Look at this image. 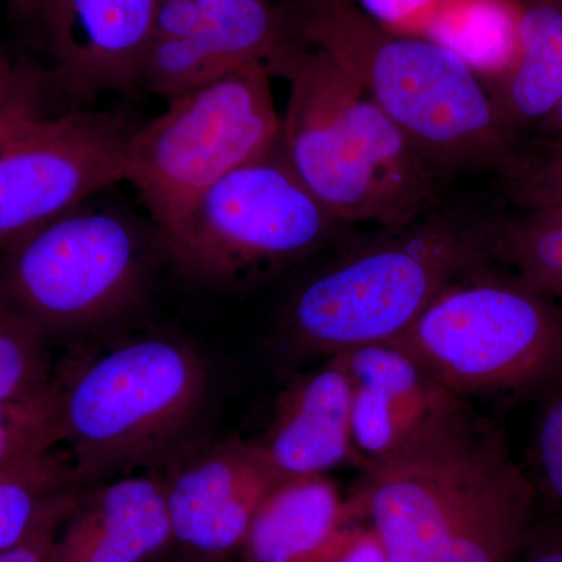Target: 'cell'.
I'll list each match as a JSON object with an SVG mask.
<instances>
[{
  "instance_id": "cell-7",
  "label": "cell",
  "mask_w": 562,
  "mask_h": 562,
  "mask_svg": "<svg viewBox=\"0 0 562 562\" xmlns=\"http://www.w3.org/2000/svg\"><path fill=\"white\" fill-rule=\"evenodd\" d=\"M271 79L262 65L233 70L169 99L165 113L133 133L124 181L149 210L168 254L202 195L279 140Z\"/></svg>"
},
{
  "instance_id": "cell-29",
  "label": "cell",
  "mask_w": 562,
  "mask_h": 562,
  "mask_svg": "<svg viewBox=\"0 0 562 562\" xmlns=\"http://www.w3.org/2000/svg\"><path fill=\"white\" fill-rule=\"evenodd\" d=\"M29 79V74L21 72L11 65L9 55L0 44V117L16 101Z\"/></svg>"
},
{
  "instance_id": "cell-30",
  "label": "cell",
  "mask_w": 562,
  "mask_h": 562,
  "mask_svg": "<svg viewBox=\"0 0 562 562\" xmlns=\"http://www.w3.org/2000/svg\"><path fill=\"white\" fill-rule=\"evenodd\" d=\"M41 0H9L11 18L22 25L35 24Z\"/></svg>"
},
{
  "instance_id": "cell-20",
  "label": "cell",
  "mask_w": 562,
  "mask_h": 562,
  "mask_svg": "<svg viewBox=\"0 0 562 562\" xmlns=\"http://www.w3.org/2000/svg\"><path fill=\"white\" fill-rule=\"evenodd\" d=\"M517 18L519 0H452L427 38L457 52L486 79L513 61Z\"/></svg>"
},
{
  "instance_id": "cell-17",
  "label": "cell",
  "mask_w": 562,
  "mask_h": 562,
  "mask_svg": "<svg viewBox=\"0 0 562 562\" xmlns=\"http://www.w3.org/2000/svg\"><path fill=\"white\" fill-rule=\"evenodd\" d=\"M347 524L349 508L325 475L284 480L255 514L243 562H322Z\"/></svg>"
},
{
  "instance_id": "cell-16",
  "label": "cell",
  "mask_w": 562,
  "mask_h": 562,
  "mask_svg": "<svg viewBox=\"0 0 562 562\" xmlns=\"http://www.w3.org/2000/svg\"><path fill=\"white\" fill-rule=\"evenodd\" d=\"M255 442L283 480L325 475L353 462L350 387L333 358L292 380Z\"/></svg>"
},
{
  "instance_id": "cell-11",
  "label": "cell",
  "mask_w": 562,
  "mask_h": 562,
  "mask_svg": "<svg viewBox=\"0 0 562 562\" xmlns=\"http://www.w3.org/2000/svg\"><path fill=\"white\" fill-rule=\"evenodd\" d=\"M305 46L283 0H158L140 87L169 101L250 65L284 79Z\"/></svg>"
},
{
  "instance_id": "cell-32",
  "label": "cell",
  "mask_w": 562,
  "mask_h": 562,
  "mask_svg": "<svg viewBox=\"0 0 562 562\" xmlns=\"http://www.w3.org/2000/svg\"><path fill=\"white\" fill-rule=\"evenodd\" d=\"M524 562H562V539L543 543L532 550Z\"/></svg>"
},
{
  "instance_id": "cell-5",
  "label": "cell",
  "mask_w": 562,
  "mask_h": 562,
  "mask_svg": "<svg viewBox=\"0 0 562 562\" xmlns=\"http://www.w3.org/2000/svg\"><path fill=\"white\" fill-rule=\"evenodd\" d=\"M482 221L436 209L351 244L295 292L283 322L286 341L297 353L327 358L394 341L449 284L494 262Z\"/></svg>"
},
{
  "instance_id": "cell-21",
  "label": "cell",
  "mask_w": 562,
  "mask_h": 562,
  "mask_svg": "<svg viewBox=\"0 0 562 562\" xmlns=\"http://www.w3.org/2000/svg\"><path fill=\"white\" fill-rule=\"evenodd\" d=\"M69 490L79 487L63 449L0 468V552L20 542L46 506Z\"/></svg>"
},
{
  "instance_id": "cell-15",
  "label": "cell",
  "mask_w": 562,
  "mask_h": 562,
  "mask_svg": "<svg viewBox=\"0 0 562 562\" xmlns=\"http://www.w3.org/2000/svg\"><path fill=\"white\" fill-rule=\"evenodd\" d=\"M172 542L162 480L120 476L79 492L47 562H151Z\"/></svg>"
},
{
  "instance_id": "cell-28",
  "label": "cell",
  "mask_w": 562,
  "mask_h": 562,
  "mask_svg": "<svg viewBox=\"0 0 562 562\" xmlns=\"http://www.w3.org/2000/svg\"><path fill=\"white\" fill-rule=\"evenodd\" d=\"M31 83L32 80L29 79L24 90L18 95L16 101L11 103L10 109L0 117V149H2L3 144L11 138V135H13L33 113L40 110L38 105H36V95Z\"/></svg>"
},
{
  "instance_id": "cell-33",
  "label": "cell",
  "mask_w": 562,
  "mask_h": 562,
  "mask_svg": "<svg viewBox=\"0 0 562 562\" xmlns=\"http://www.w3.org/2000/svg\"><path fill=\"white\" fill-rule=\"evenodd\" d=\"M151 562H228V558L210 557V554L188 552L187 554H183V557L173 558V560H161L160 557Z\"/></svg>"
},
{
  "instance_id": "cell-2",
  "label": "cell",
  "mask_w": 562,
  "mask_h": 562,
  "mask_svg": "<svg viewBox=\"0 0 562 562\" xmlns=\"http://www.w3.org/2000/svg\"><path fill=\"white\" fill-rule=\"evenodd\" d=\"M362 475L353 506L390 562H514L531 541L539 492L482 420L441 449Z\"/></svg>"
},
{
  "instance_id": "cell-4",
  "label": "cell",
  "mask_w": 562,
  "mask_h": 562,
  "mask_svg": "<svg viewBox=\"0 0 562 562\" xmlns=\"http://www.w3.org/2000/svg\"><path fill=\"white\" fill-rule=\"evenodd\" d=\"M206 390L198 351L161 336L63 362L50 391L77 487L172 457L198 420Z\"/></svg>"
},
{
  "instance_id": "cell-27",
  "label": "cell",
  "mask_w": 562,
  "mask_h": 562,
  "mask_svg": "<svg viewBox=\"0 0 562 562\" xmlns=\"http://www.w3.org/2000/svg\"><path fill=\"white\" fill-rule=\"evenodd\" d=\"M322 562H390L379 536L371 527L342 528Z\"/></svg>"
},
{
  "instance_id": "cell-13",
  "label": "cell",
  "mask_w": 562,
  "mask_h": 562,
  "mask_svg": "<svg viewBox=\"0 0 562 562\" xmlns=\"http://www.w3.org/2000/svg\"><path fill=\"white\" fill-rule=\"evenodd\" d=\"M158 0H41L35 25L70 101L140 87Z\"/></svg>"
},
{
  "instance_id": "cell-31",
  "label": "cell",
  "mask_w": 562,
  "mask_h": 562,
  "mask_svg": "<svg viewBox=\"0 0 562 562\" xmlns=\"http://www.w3.org/2000/svg\"><path fill=\"white\" fill-rule=\"evenodd\" d=\"M536 131L543 139L561 140L562 143V98L553 113Z\"/></svg>"
},
{
  "instance_id": "cell-1",
  "label": "cell",
  "mask_w": 562,
  "mask_h": 562,
  "mask_svg": "<svg viewBox=\"0 0 562 562\" xmlns=\"http://www.w3.org/2000/svg\"><path fill=\"white\" fill-rule=\"evenodd\" d=\"M295 32L325 52L412 140L439 177L512 165L525 135L502 120L482 77L425 36L384 27L353 0H283Z\"/></svg>"
},
{
  "instance_id": "cell-14",
  "label": "cell",
  "mask_w": 562,
  "mask_h": 562,
  "mask_svg": "<svg viewBox=\"0 0 562 562\" xmlns=\"http://www.w3.org/2000/svg\"><path fill=\"white\" fill-rule=\"evenodd\" d=\"M255 441H225L191 454L162 480L173 542L188 552L231 558L277 484Z\"/></svg>"
},
{
  "instance_id": "cell-10",
  "label": "cell",
  "mask_w": 562,
  "mask_h": 562,
  "mask_svg": "<svg viewBox=\"0 0 562 562\" xmlns=\"http://www.w3.org/2000/svg\"><path fill=\"white\" fill-rule=\"evenodd\" d=\"M136 128L122 111L33 113L0 149V254L124 180Z\"/></svg>"
},
{
  "instance_id": "cell-9",
  "label": "cell",
  "mask_w": 562,
  "mask_h": 562,
  "mask_svg": "<svg viewBox=\"0 0 562 562\" xmlns=\"http://www.w3.org/2000/svg\"><path fill=\"white\" fill-rule=\"evenodd\" d=\"M344 225L299 179L279 138L202 195L169 255L198 279L238 283L316 254Z\"/></svg>"
},
{
  "instance_id": "cell-19",
  "label": "cell",
  "mask_w": 562,
  "mask_h": 562,
  "mask_svg": "<svg viewBox=\"0 0 562 562\" xmlns=\"http://www.w3.org/2000/svg\"><path fill=\"white\" fill-rule=\"evenodd\" d=\"M482 227L492 261L508 266L527 286L562 302V203L486 217Z\"/></svg>"
},
{
  "instance_id": "cell-18",
  "label": "cell",
  "mask_w": 562,
  "mask_h": 562,
  "mask_svg": "<svg viewBox=\"0 0 562 562\" xmlns=\"http://www.w3.org/2000/svg\"><path fill=\"white\" fill-rule=\"evenodd\" d=\"M483 81L502 120L520 135L553 113L562 98V0H519L513 61Z\"/></svg>"
},
{
  "instance_id": "cell-26",
  "label": "cell",
  "mask_w": 562,
  "mask_h": 562,
  "mask_svg": "<svg viewBox=\"0 0 562 562\" xmlns=\"http://www.w3.org/2000/svg\"><path fill=\"white\" fill-rule=\"evenodd\" d=\"M366 14L395 32L427 38L452 0H353Z\"/></svg>"
},
{
  "instance_id": "cell-12",
  "label": "cell",
  "mask_w": 562,
  "mask_h": 562,
  "mask_svg": "<svg viewBox=\"0 0 562 562\" xmlns=\"http://www.w3.org/2000/svg\"><path fill=\"white\" fill-rule=\"evenodd\" d=\"M330 358L349 383L353 462L362 472L441 449L480 422L468 398L397 344Z\"/></svg>"
},
{
  "instance_id": "cell-24",
  "label": "cell",
  "mask_w": 562,
  "mask_h": 562,
  "mask_svg": "<svg viewBox=\"0 0 562 562\" xmlns=\"http://www.w3.org/2000/svg\"><path fill=\"white\" fill-rule=\"evenodd\" d=\"M531 441L536 490L562 506V373L543 387Z\"/></svg>"
},
{
  "instance_id": "cell-8",
  "label": "cell",
  "mask_w": 562,
  "mask_h": 562,
  "mask_svg": "<svg viewBox=\"0 0 562 562\" xmlns=\"http://www.w3.org/2000/svg\"><path fill=\"white\" fill-rule=\"evenodd\" d=\"M161 243L122 211L83 203L0 254V302L44 339L90 330L136 305Z\"/></svg>"
},
{
  "instance_id": "cell-23",
  "label": "cell",
  "mask_w": 562,
  "mask_h": 562,
  "mask_svg": "<svg viewBox=\"0 0 562 562\" xmlns=\"http://www.w3.org/2000/svg\"><path fill=\"white\" fill-rule=\"evenodd\" d=\"M55 449H60V432L52 391L31 401L0 403V468Z\"/></svg>"
},
{
  "instance_id": "cell-3",
  "label": "cell",
  "mask_w": 562,
  "mask_h": 562,
  "mask_svg": "<svg viewBox=\"0 0 562 562\" xmlns=\"http://www.w3.org/2000/svg\"><path fill=\"white\" fill-rule=\"evenodd\" d=\"M286 80L281 150L336 220L397 228L438 209V173L330 55L306 44Z\"/></svg>"
},
{
  "instance_id": "cell-6",
  "label": "cell",
  "mask_w": 562,
  "mask_h": 562,
  "mask_svg": "<svg viewBox=\"0 0 562 562\" xmlns=\"http://www.w3.org/2000/svg\"><path fill=\"white\" fill-rule=\"evenodd\" d=\"M391 342L465 398L542 392L562 373V306L487 262Z\"/></svg>"
},
{
  "instance_id": "cell-22",
  "label": "cell",
  "mask_w": 562,
  "mask_h": 562,
  "mask_svg": "<svg viewBox=\"0 0 562 562\" xmlns=\"http://www.w3.org/2000/svg\"><path fill=\"white\" fill-rule=\"evenodd\" d=\"M46 339L0 302V403L49 394L52 369Z\"/></svg>"
},
{
  "instance_id": "cell-25",
  "label": "cell",
  "mask_w": 562,
  "mask_h": 562,
  "mask_svg": "<svg viewBox=\"0 0 562 562\" xmlns=\"http://www.w3.org/2000/svg\"><path fill=\"white\" fill-rule=\"evenodd\" d=\"M80 490H69L46 506L27 535L0 552V562H47L66 517L76 505Z\"/></svg>"
}]
</instances>
